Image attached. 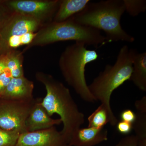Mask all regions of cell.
I'll use <instances>...</instances> for the list:
<instances>
[{
    "mask_svg": "<svg viewBox=\"0 0 146 146\" xmlns=\"http://www.w3.org/2000/svg\"><path fill=\"white\" fill-rule=\"evenodd\" d=\"M35 78L44 85L46 94L42 99V105L50 117L56 114L63 123L61 133L67 144L84 122V115L80 112L73 99L70 91L63 84L52 76L37 72Z\"/></svg>",
    "mask_w": 146,
    "mask_h": 146,
    "instance_id": "1",
    "label": "cell"
},
{
    "mask_svg": "<svg viewBox=\"0 0 146 146\" xmlns=\"http://www.w3.org/2000/svg\"><path fill=\"white\" fill-rule=\"evenodd\" d=\"M125 12L123 0L90 1L83 11L71 18L80 25L104 32L107 43H132L135 38L121 26V18Z\"/></svg>",
    "mask_w": 146,
    "mask_h": 146,
    "instance_id": "2",
    "label": "cell"
},
{
    "mask_svg": "<svg viewBox=\"0 0 146 146\" xmlns=\"http://www.w3.org/2000/svg\"><path fill=\"white\" fill-rule=\"evenodd\" d=\"M135 50L124 45L120 49L114 65L107 64L89 85V91L96 101H99L109 116V123L117 125L118 120L112 112L110 100L113 91L129 80L132 72Z\"/></svg>",
    "mask_w": 146,
    "mask_h": 146,
    "instance_id": "3",
    "label": "cell"
},
{
    "mask_svg": "<svg viewBox=\"0 0 146 146\" xmlns=\"http://www.w3.org/2000/svg\"><path fill=\"white\" fill-rule=\"evenodd\" d=\"M86 45L75 42L66 47L60 55L59 67L65 81L82 99L88 102L96 101L89 91L85 78L86 65L98 58L95 50L87 49Z\"/></svg>",
    "mask_w": 146,
    "mask_h": 146,
    "instance_id": "4",
    "label": "cell"
},
{
    "mask_svg": "<svg viewBox=\"0 0 146 146\" xmlns=\"http://www.w3.org/2000/svg\"><path fill=\"white\" fill-rule=\"evenodd\" d=\"M67 41H74L96 48L108 43L106 37L100 31L80 25L70 18L60 23L52 22L41 29L27 48Z\"/></svg>",
    "mask_w": 146,
    "mask_h": 146,
    "instance_id": "5",
    "label": "cell"
},
{
    "mask_svg": "<svg viewBox=\"0 0 146 146\" xmlns=\"http://www.w3.org/2000/svg\"><path fill=\"white\" fill-rule=\"evenodd\" d=\"M39 99L22 101L0 98V128L21 134L27 132L26 121Z\"/></svg>",
    "mask_w": 146,
    "mask_h": 146,
    "instance_id": "6",
    "label": "cell"
},
{
    "mask_svg": "<svg viewBox=\"0 0 146 146\" xmlns=\"http://www.w3.org/2000/svg\"><path fill=\"white\" fill-rule=\"evenodd\" d=\"M60 1L13 0L3 1L9 10L16 13L31 16L43 21L46 17L55 15Z\"/></svg>",
    "mask_w": 146,
    "mask_h": 146,
    "instance_id": "7",
    "label": "cell"
},
{
    "mask_svg": "<svg viewBox=\"0 0 146 146\" xmlns=\"http://www.w3.org/2000/svg\"><path fill=\"white\" fill-rule=\"evenodd\" d=\"M42 21L31 16L13 13L0 27V37L7 43L10 37L21 36L29 32L35 33Z\"/></svg>",
    "mask_w": 146,
    "mask_h": 146,
    "instance_id": "8",
    "label": "cell"
},
{
    "mask_svg": "<svg viewBox=\"0 0 146 146\" xmlns=\"http://www.w3.org/2000/svg\"><path fill=\"white\" fill-rule=\"evenodd\" d=\"M68 145L61 131L55 126L21 133L16 146H63Z\"/></svg>",
    "mask_w": 146,
    "mask_h": 146,
    "instance_id": "9",
    "label": "cell"
},
{
    "mask_svg": "<svg viewBox=\"0 0 146 146\" xmlns=\"http://www.w3.org/2000/svg\"><path fill=\"white\" fill-rule=\"evenodd\" d=\"M42 98H39L27 118L25 122L27 131L47 129L62 123L60 119H53L50 117L42 106Z\"/></svg>",
    "mask_w": 146,
    "mask_h": 146,
    "instance_id": "10",
    "label": "cell"
},
{
    "mask_svg": "<svg viewBox=\"0 0 146 146\" xmlns=\"http://www.w3.org/2000/svg\"><path fill=\"white\" fill-rule=\"evenodd\" d=\"M34 83L25 76L12 78L0 98L16 100H29L34 98Z\"/></svg>",
    "mask_w": 146,
    "mask_h": 146,
    "instance_id": "11",
    "label": "cell"
},
{
    "mask_svg": "<svg viewBox=\"0 0 146 146\" xmlns=\"http://www.w3.org/2000/svg\"><path fill=\"white\" fill-rule=\"evenodd\" d=\"M108 131L104 127L80 128L68 145L71 146H94L107 141Z\"/></svg>",
    "mask_w": 146,
    "mask_h": 146,
    "instance_id": "12",
    "label": "cell"
},
{
    "mask_svg": "<svg viewBox=\"0 0 146 146\" xmlns=\"http://www.w3.org/2000/svg\"><path fill=\"white\" fill-rule=\"evenodd\" d=\"M91 1L89 0L60 1L58 9L54 18V22H64L80 13Z\"/></svg>",
    "mask_w": 146,
    "mask_h": 146,
    "instance_id": "13",
    "label": "cell"
},
{
    "mask_svg": "<svg viewBox=\"0 0 146 146\" xmlns=\"http://www.w3.org/2000/svg\"><path fill=\"white\" fill-rule=\"evenodd\" d=\"M141 91H146V52L135 51L130 80Z\"/></svg>",
    "mask_w": 146,
    "mask_h": 146,
    "instance_id": "14",
    "label": "cell"
},
{
    "mask_svg": "<svg viewBox=\"0 0 146 146\" xmlns=\"http://www.w3.org/2000/svg\"><path fill=\"white\" fill-rule=\"evenodd\" d=\"M7 66L13 78L24 76L23 56L19 51L13 49L6 54Z\"/></svg>",
    "mask_w": 146,
    "mask_h": 146,
    "instance_id": "15",
    "label": "cell"
},
{
    "mask_svg": "<svg viewBox=\"0 0 146 146\" xmlns=\"http://www.w3.org/2000/svg\"><path fill=\"white\" fill-rule=\"evenodd\" d=\"M133 129L136 133L138 146H146V112H137Z\"/></svg>",
    "mask_w": 146,
    "mask_h": 146,
    "instance_id": "16",
    "label": "cell"
},
{
    "mask_svg": "<svg viewBox=\"0 0 146 146\" xmlns=\"http://www.w3.org/2000/svg\"><path fill=\"white\" fill-rule=\"evenodd\" d=\"M88 127L101 128L109 122V116L106 110L102 105L88 118Z\"/></svg>",
    "mask_w": 146,
    "mask_h": 146,
    "instance_id": "17",
    "label": "cell"
},
{
    "mask_svg": "<svg viewBox=\"0 0 146 146\" xmlns=\"http://www.w3.org/2000/svg\"><path fill=\"white\" fill-rule=\"evenodd\" d=\"M123 1L125 11L132 17L138 16L146 11L145 0H123Z\"/></svg>",
    "mask_w": 146,
    "mask_h": 146,
    "instance_id": "18",
    "label": "cell"
},
{
    "mask_svg": "<svg viewBox=\"0 0 146 146\" xmlns=\"http://www.w3.org/2000/svg\"><path fill=\"white\" fill-rule=\"evenodd\" d=\"M21 133L0 128V146H16Z\"/></svg>",
    "mask_w": 146,
    "mask_h": 146,
    "instance_id": "19",
    "label": "cell"
},
{
    "mask_svg": "<svg viewBox=\"0 0 146 146\" xmlns=\"http://www.w3.org/2000/svg\"><path fill=\"white\" fill-rule=\"evenodd\" d=\"M12 78L8 69L0 75V98L4 93Z\"/></svg>",
    "mask_w": 146,
    "mask_h": 146,
    "instance_id": "20",
    "label": "cell"
},
{
    "mask_svg": "<svg viewBox=\"0 0 146 146\" xmlns=\"http://www.w3.org/2000/svg\"><path fill=\"white\" fill-rule=\"evenodd\" d=\"M115 146H138V141L135 135H129L122 138Z\"/></svg>",
    "mask_w": 146,
    "mask_h": 146,
    "instance_id": "21",
    "label": "cell"
},
{
    "mask_svg": "<svg viewBox=\"0 0 146 146\" xmlns=\"http://www.w3.org/2000/svg\"><path fill=\"white\" fill-rule=\"evenodd\" d=\"M117 128L118 132L123 135H127L133 129V124L130 123L120 121L117 123Z\"/></svg>",
    "mask_w": 146,
    "mask_h": 146,
    "instance_id": "22",
    "label": "cell"
},
{
    "mask_svg": "<svg viewBox=\"0 0 146 146\" xmlns=\"http://www.w3.org/2000/svg\"><path fill=\"white\" fill-rule=\"evenodd\" d=\"M120 118L122 121L130 123L133 124L136 120V114L131 110H125L121 112Z\"/></svg>",
    "mask_w": 146,
    "mask_h": 146,
    "instance_id": "23",
    "label": "cell"
},
{
    "mask_svg": "<svg viewBox=\"0 0 146 146\" xmlns=\"http://www.w3.org/2000/svg\"><path fill=\"white\" fill-rule=\"evenodd\" d=\"M9 46L11 49H14L22 46L21 36H14L10 37L7 41Z\"/></svg>",
    "mask_w": 146,
    "mask_h": 146,
    "instance_id": "24",
    "label": "cell"
},
{
    "mask_svg": "<svg viewBox=\"0 0 146 146\" xmlns=\"http://www.w3.org/2000/svg\"><path fill=\"white\" fill-rule=\"evenodd\" d=\"M7 9L3 1H0V27L2 25L9 15H7Z\"/></svg>",
    "mask_w": 146,
    "mask_h": 146,
    "instance_id": "25",
    "label": "cell"
},
{
    "mask_svg": "<svg viewBox=\"0 0 146 146\" xmlns=\"http://www.w3.org/2000/svg\"><path fill=\"white\" fill-rule=\"evenodd\" d=\"M36 35V33L29 32L21 36L22 45H29L33 41Z\"/></svg>",
    "mask_w": 146,
    "mask_h": 146,
    "instance_id": "26",
    "label": "cell"
},
{
    "mask_svg": "<svg viewBox=\"0 0 146 146\" xmlns=\"http://www.w3.org/2000/svg\"><path fill=\"white\" fill-rule=\"evenodd\" d=\"M135 106L137 111L146 112V97L144 96L141 99L136 101Z\"/></svg>",
    "mask_w": 146,
    "mask_h": 146,
    "instance_id": "27",
    "label": "cell"
},
{
    "mask_svg": "<svg viewBox=\"0 0 146 146\" xmlns=\"http://www.w3.org/2000/svg\"><path fill=\"white\" fill-rule=\"evenodd\" d=\"M12 50L7 43L0 37V55H6Z\"/></svg>",
    "mask_w": 146,
    "mask_h": 146,
    "instance_id": "28",
    "label": "cell"
},
{
    "mask_svg": "<svg viewBox=\"0 0 146 146\" xmlns=\"http://www.w3.org/2000/svg\"><path fill=\"white\" fill-rule=\"evenodd\" d=\"M7 69L6 55H0V75Z\"/></svg>",
    "mask_w": 146,
    "mask_h": 146,
    "instance_id": "29",
    "label": "cell"
},
{
    "mask_svg": "<svg viewBox=\"0 0 146 146\" xmlns=\"http://www.w3.org/2000/svg\"><path fill=\"white\" fill-rule=\"evenodd\" d=\"M63 146H71L70 145H64Z\"/></svg>",
    "mask_w": 146,
    "mask_h": 146,
    "instance_id": "30",
    "label": "cell"
}]
</instances>
